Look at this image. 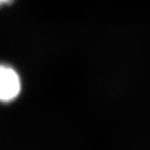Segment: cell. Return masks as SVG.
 <instances>
[{
	"mask_svg": "<svg viewBox=\"0 0 150 150\" xmlns=\"http://www.w3.org/2000/svg\"><path fill=\"white\" fill-rule=\"evenodd\" d=\"M21 91V80L12 67L0 64V102L8 103L16 100Z\"/></svg>",
	"mask_w": 150,
	"mask_h": 150,
	"instance_id": "6da1fadb",
	"label": "cell"
},
{
	"mask_svg": "<svg viewBox=\"0 0 150 150\" xmlns=\"http://www.w3.org/2000/svg\"><path fill=\"white\" fill-rule=\"evenodd\" d=\"M14 2V0H0V6L4 5H10Z\"/></svg>",
	"mask_w": 150,
	"mask_h": 150,
	"instance_id": "7a4b0ae2",
	"label": "cell"
}]
</instances>
